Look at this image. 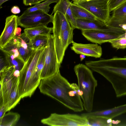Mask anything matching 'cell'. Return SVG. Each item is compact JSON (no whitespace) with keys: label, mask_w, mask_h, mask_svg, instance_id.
Returning a JSON list of instances; mask_svg holds the SVG:
<instances>
[{"label":"cell","mask_w":126,"mask_h":126,"mask_svg":"<svg viewBox=\"0 0 126 126\" xmlns=\"http://www.w3.org/2000/svg\"><path fill=\"white\" fill-rule=\"evenodd\" d=\"M38 88L41 93L54 99L74 112H81L84 109L79 94L60 71L41 79Z\"/></svg>","instance_id":"cell-1"},{"label":"cell","mask_w":126,"mask_h":126,"mask_svg":"<svg viewBox=\"0 0 126 126\" xmlns=\"http://www.w3.org/2000/svg\"><path fill=\"white\" fill-rule=\"evenodd\" d=\"M85 64L111 84L117 97L126 95V57L86 61Z\"/></svg>","instance_id":"cell-2"},{"label":"cell","mask_w":126,"mask_h":126,"mask_svg":"<svg viewBox=\"0 0 126 126\" xmlns=\"http://www.w3.org/2000/svg\"><path fill=\"white\" fill-rule=\"evenodd\" d=\"M74 70L78 80V86L82 94L81 98L84 108L87 112H91L97 80L92 72L86 65L79 63L74 66Z\"/></svg>","instance_id":"cell-3"},{"label":"cell","mask_w":126,"mask_h":126,"mask_svg":"<svg viewBox=\"0 0 126 126\" xmlns=\"http://www.w3.org/2000/svg\"><path fill=\"white\" fill-rule=\"evenodd\" d=\"M45 48L34 51L20 71L18 88L19 95L21 98L27 97L30 79L39 58Z\"/></svg>","instance_id":"cell-4"},{"label":"cell","mask_w":126,"mask_h":126,"mask_svg":"<svg viewBox=\"0 0 126 126\" xmlns=\"http://www.w3.org/2000/svg\"><path fill=\"white\" fill-rule=\"evenodd\" d=\"M41 122L44 124L52 126H89L86 117L75 114L52 113Z\"/></svg>","instance_id":"cell-5"},{"label":"cell","mask_w":126,"mask_h":126,"mask_svg":"<svg viewBox=\"0 0 126 126\" xmlns=\"http://www.w3.org/2000/svg\"><path fill=\"white\" fill-rule=\"evenodd\" d=\"M45 49L44 64L41 75V80L52 76L60 71L61 66L57 59L53 35L50 34L48 36Z\"/></svg>","instance_id":"cell-6"},{"label":"cell","mask_w":126,"mask_h":126,"mask_svg":"<svg viewBox=\"0 0 126 126\" xmlns=\"http://www.w3.org/2000/svg\"><path fill=\"white\" fill-rule=\"evenodd\" d=\"M53 16L41 10L23 13L18 17V26L26 28L45 26L52 22Z\"/></svg>","instance_id":"cell-7"},{"label":"cell","mask_w":126,"mask_h":126,"mask_svg":"<svg viewBox=\"0 0 126 126\" xmlns=\"http://www.w3.org/2000/svg\"><path fill=\"white\" fill-rule=\"evenodd\" d=\"M110 0H90L77 4L89 11L97 19L106 24L110 17Z\"/></svg>","instance_id":"cell-8"},{"label":"cell","mask_w":126,"mask_h":126,"mask_svg":"<svg viewBox=\"0 0 126 126\" xmlns=\"http://www.w3.org/2000/svg\"><path fill=\"white\" fill-rule=\"evenodd\" d=\"M15 70L13 66H10L0 71V105H4L7 107L14 83L18 77L14 75Z\"/></svg>","instance_id":"cell-9"},{"label":"cell","mask_w":126,"mask_h":126,"mask_svg":"<svg viewBox=\"0 0 126 126\" xmlns=\"http://www.w3.org/2000/svg\"><path fill=\"white\" fill-rule=\"evenodd\" d=\"M76 21L77 29L81 30H96L119 35L124 34L126 32L122 28L110 26L97 19L91 20L79 19H76Z\"/></svg>","instance_id":"cell-10"},{"label":"cell","mask_w":126,"mask_h":126,"mask_svg":"<svg viewBox=\"0 0 126 126\" xmlns=\"http://www.w3.org/2000/svg\"><path fill=\"white\" fill-rule=\"evenodd\" d=\"M74 29L71 27L61 35L54 38L55 47L58 61L61 65L63 62L65 51L69 45L72 43Z\"/></svg>","instance_id":"cell-11"},{"label":"cell","mask_w":126,"mask_h":126,"mask_svg":"<svg viewBox=\"0 0 126 126\" xmlns=\"http://www.w3.org/2000/svg\"><path fill=\"white\" fill-rule=\"evenodd\" d=\"M18 16L12 15L5 19V26L0 37V48H3L16 36Z\"/></svg>","instance_id":"cell-12"},{"label":"cell","mask_w":126,"mask_h":126,"mask_svg":"<svg viewBox=\"0 0 126 126\" xmlns=\"http://www.w3.org/2000/svg\"><path fill=\"white\" fill-rule=\"evenodd\" d=\"M81 33L88 41L100 44L124 37L125 33L119 35L94 30H82Z\"/></svg>","instance_id":"cell-13"},{"label":"cell","mask_w":126,"mask_h":126,"mask_svg":"<svg viewBox=\"0 0 126 126\" xmlns=\"http://www.w3.org/2000/svg\"><path fill=\"white\" fill-rule=\"evenodd\" d=\"M72 43L71 49L77 54H83L96 58L100 57L102 55V47L97 44H83L77 43L74 41Z\"/></svg>","instance_id":"cell-14"},{"label":"cell","mask_w":126,"mask_h":126,"mask_svg":"<svg viewBox=\"0 0 126 126\" xmlns=\"http://www.w3.org/2000/svg\"><path fill=\"white\" fill-rule=\"evenodd\" d=\"M106 24L118 28H122L123 25H126V2L112 11V15Z\"/></svg>","instance_id":"cell-15"},{"label":"cell","mask_w":126,"mask_h":126,"mask_svg":"<svg viewBox=\"0 0 126 126\" xmlns=\"http://www.w3.org/2000/svg\"><path fill=\"white\" fill-rule=\"evenodd\" d=\"M52 23L54 38L60 35L63 31L71 26L66 17L58 11L54 13Z\"/></svg>","instance_id":"cell-16"},{"label":"cell","mask_w":126,"mask_h":126,"mask_svg":"<svg viewBox=\"0 0 126 126\" xmlns=\"http://www.w3.org/2000/svg\"><path fill=\"white\" fill-rule=\"evenodd\" d=\"M72 3L69 0H59L54 6L51 14L57 11L60 12L66 17L71 26L74 29L77 28V22L72 13Z\"/></svg>","instance_id":"cell-17"},{"label":"cell","mask_w":126,"mask_h":126,"mask_svg":"<svg viewBox=\"0 0 126 126\" xmlns=\"http://www.w3.org/2000/svg\"><path fill=\"white\" fill-rule=\"evenodd\" d=\"M16 36L18 41V49L20 56L25 63L34 51L31 47L30 44L31 39L24 32L20 36Z\"/></svg>","instance_id":"cell-18"},{"label":"cell","mask_w":126,"mask_h":126,"mask_svg":"<svg viewBox=\"0 0 126 126\" xmlns=\"http://www.w3.org/2000/svg\"><path fill=\"white\" fill-rule=\"evenodd\" d=\"M126 112V104L108 109L83 113L81 115L85 117L98 116L112 119Z\"/></svg>","instance_id":"cell-19"},{"label":"cell","mask_w":126,"mask_h":126,"mask_svg":"<svg viewBox=\"0 0 126 126\" xmlns=\"http://www.w3.org/2000/svg\"><path fill=\"white\" fill-rule=\"evenodd\" d=\"M19 77H17L14 83L7 106V112L14 108L21 99L19 92Z\"/></svg>","instance_id":"cell-20"},{"label":"cell","mask_w":126,"mask_h":126,"mask_svg":"<svg viewBox=\"0 0 126 126\" xmlns=\"http://www.w3.org/2000/svg\"><path fill=\"white\" fill-rule=\"evenodd\" d=\"M71 8L73 16L76 20L80 19L92 20L97 19L86 9L77 4L72 3Z\"/></svg>","instance_id":"cell-21"},{"label":"cell","mask_w":126,"mask_h":126,"mask_svg":"<svg viewBox=\"0 0 126 126\" xmlns=\"http://www.w3.org/2000/svg\"><path fill=\"white\" fill-rule=\"evenodd\" d=\"M24 31L31 39L38 35L49 36L52 31V28L48 27L45 26H40L25 29Z\"/></svg>","instance_id":"cell-22"},{"label":"cell","mask_w":126,"mask_h":126,"mask_svg":"<svg viewBox=\"0 0 126 126\" xmlns=\"http://www.w3.org/2000/svg\"><path fill=\"white\" fill-rule=\"evenodd\" d=\"M86 117L89 126H112V119L98 116H91Z\"/></svg>","instance_id":"cell-23"},{"label":"cell","mask_w":126,"mask_h":126,"mask_svg":"<svg viewBox=\"0 0 126 126\" xmlns=\"http://www.w3.org/2000/svg\"><path fill=\"white\" fill-rule=\"evenodd\" d=\"M20 117V114L17 113L8 112L0 118V126H15L18 122Z\"/></svg>","instance_id":"cell-24"},{"label":"cell","mask_w":126,"mask_h":126,"mask_svg":"<svg viewBox=\"0 0 126 126\" xmlns=\"http://www.w3.org/2000/svg\"><path fill=\"white\" fill-rule=\"evenodd\" d=\"M0 49L5 53L13 55L15 57H19L21 59L18 51L17 40L16 36L3 48H0Z\"/></svg>","instance_id":"cell-25"},{"label":"cell","mask_w":126,"mask_h":126,"mask_svg":"<svg viewBox=\"0 0 126 126\" xmlns=\"http://www.w3.org/2000/svg\"><path fill=\"white\" fill-rule=\"evenodd\" d=\"M48 36L38 35L31 39L30 46L32 49L35 51L45 48L47 43Z\"/></svg>","instance_id":"cell-26"},{"label":"cell","mask_w":126,"mask_h":126,"mask_svg":"<svg viewBox=\"0 0 126 126\" xmlns=\"http://www.w3.org/2000/svg\"><path fill=\"white\" fill-rule=\"evenodd\" d=\"M59 0H47L41 3L27 8L23 13H27L37 10H41L48 13L49 11V5L52 3H57Z\"/></svg>","instance_id":"cell-27"},{"label":"cell","mask_w":126,"mask_h":126,"mask_svg":"<svg viewBox=\"0 0 126 126\" xmlns=\"http://www.w3.org/2000/svg\"><path fill=\"white\" fill-rule=\"evenodd\" d=\"M4 53L9 66H13L15 70L20 71L24 65V62L20 58L15 57L13 55Z\"/></svg>","instance_id":"cell-28"},{"label":"cell","mask_w":126,"mask_h":126,"mask_svg":"<svg viewBox=\"0 0 126 126\" xmlns=\"http://www.w3.org/2000/svg\"><path fill=\"white\" fill-rule=\"evenodd\" d=\"M108 42L110 43L112 46L117 49L126 48V38L122 37L111 40Z\"/></svg>","instance_id":"cell-29"},{"label":"cell","mask_w":126,"mask_h":126,"mask_svg":"<svg viewBox=\"0 0 126 126\" xmlns=\"http://www.w3.org/2000/svg\"><path fill=\"white\" fill-rule=\"evenodd\" d=\"M126 2V0H110V12Z\"/></svg>","instance_id":"cell-30"},{"label":"cell","mask_w":126,"mask_h":126,"mask_svg":"<svg viewBox=\"0 0 126 126\" xmlns=\"http://www.w3.org/2000/svg\"><path fill=\"white\" fill-rule=\"evenodd\" d=\"M4 54V57H3L2 56H1L0 57V71H2L5 68L9 67L8 62L6 58L5 53Z\"/></svg>","instance_id":"cell-31"},{"label":"cell","mask_w":126,"mask_h":126,"mask_svg":"<svg viewBox=\"0 0 126 126\" xmlns=\"http://www.w3.org/2000/svg\"><path fill=\"white\" fill-rule=\"evenodd\" d=\"M47 0H23V3L26 6L35 5L40 3L41 2Z\"/></svg>","instance_id":"cell-32"},{"label":"cell","mask_w":126,"mask_h":126,"mask_svg":"<svg viewBox=\"0 0 126 126\" xmlns=\"http://www.w3.org/2000/svg\"><path fill=\"white\" fill-rule=\"evenodd\" d=\"M7 112V107L5 105H0V118L3 117Z\"/></svg>","instance_id":"cell-33"},{"label":"cell","mask_w":126,"mask_h":126,"mask_svg":"<svg viewBox=\"0 0 126 126\" xmlns=\"http://www.w3.org/2000/svg\"><path fill=\"white\" fill-rule=\"evenodd\" d=\"M11 12L14 14H19L20 12V10L19 8L17 6H13L11 10Z\"/></svg>","instance_id":"cell-34"},{"label":"cell","mask_w":126,"mask_h":126,"mask_svg":"<svg viewBox=\"0 0 126 126\" xmlns=\"http://www.w3.org/2000/svg\"><path fill=\"white\" fill-rule=\"evenodd\" d=\"M21 29L20 28L18 27L17 28L15 36H18L21 35Z\"/></svg>","instance_id":"cell-35"},{"label":"cell","mask_w":126,"mask_h":126,"mask_svg":"<svg viewBox=\"0 0 126 126\" xmlns=\"http://www.w3.org/2000/svg\"><path fill=\"white\" fill-rule=\"evenodd\" d=\"M73 0V3L77 4L79 3L86 1L87 0Z\"/></svg>","instance_id":"cell-36"},{"label":"cell","mask_w":126,"mask_h":126,"mask_svg":"<svg viewBox=\"0 0 126 126\" xmlns=\"http://www.w3.org/2000/svg\"><path fill=\"white\" fill-rule=\"evenodd\" d=\"M85 55L83 54H80L79 56V57L80 59V61H82L85 58Z\"/></svg>","instance_id":"cell-37"},{"label":"cell","mask_w":126,"mask_h":126,"mask_svg":"<svg viewBox=\"0 0 126 126\" xmlns=\"http://www.w3.org/2000/svg\"><path fill=\"white\" fill-rule=\"evenodd\" d=\"M9 0H0V9L2 7H1L2 4L5 2Z\"/></svg>","instance_id":"cell-38"},{"label":"cell","mask_w":126,"mask_h":126,"mask_svg":"<svg viewBox=\"0 0 126 126\" xmlns=\"http://www.w3.org/2000/svg\"></svg>","instance_id":"cell-39"}]
</instances>
